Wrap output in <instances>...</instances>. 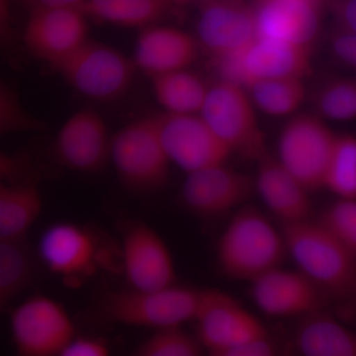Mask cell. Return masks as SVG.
Returning <instances> with one entry per match:
<instances>
[{
  "label": "cell",
  "mask_w": 356,
  "mask_h": 356,
  "mask_svg": "<svg viewBox=\"0 0 356 356\" xmlns=\"http://www.w3.org/2000/svg\"><path fill=\"white\" fill-rule=\"evenodd\" d=\"M324 188L339 199H356V137L337 135Z\"/></svg>",
  "instance_id": "obj_28"
},
{
  "label": "cell",
  "mask_w": 356,
  "mask_h": 356,
  "mask_svg": "<svg viewBox=\"0 0 356 356\" xmlns=\"http://www.w3.org/2000/svg\"><path fill=\"white\" fill-rule=\"evenodd\" d=\"M287 254L300 273L327 298L350 310L356 308V257L330 236L317 221L283 225Z\"/></svg>",
  "instance_id": "obj_1"
},
{
  "label": "cell",
  "mask_w": 356,
  "mask_h": 356,
  "mask_svg": "<svg viewBox=\"0 0 356 356\" xmlns=\"http://www.w3.org/2000/svg\"><path fill=\"white\" fill-rule=\"evenodd\" d=\"M110 161L131 191L151 192L165 186L172 163L161 140L159 115L134 121L112 136Z\"/></svg>",
  "instance_id": "obj_4"
},
{
  "label": "cell",
  "mask_w": 356,
  "mask_h": 356,
  "mask_svg": "<svg viewBox=\"0 0 356 356\" xmlns=\"http://www.w3.org/2000/svg\"><path fill=\"white\" fill-rule=\"evenodd\" d=\"M173 9V0H86L81 7L88 19L142 30L156 25Z\"/></svg>",
  "instance_id": "obj_24"
},
{
  "label": "cell",
  "mask_w": 356,
  "mask_h": 356,
  "mask_svg": "<svg viewBox=\"0 0 356 356\" xmlns=\"http://www.w3.org/2000/svg\"><path fill=\"white\" fill-rule=\"evenodd\" d=\"M43 121L23 107L17 93L0 79V136L22 132H43Z\"/></svg>",
  "instance_id": "obj_32"
},
{
  "label": "cell",
  "mask_w": 356,
  "mask_h": 356,
  "mask_svg": "<svg viewBox=\"0 0 356 356\" xmlns=\"http://www.w3.org/2000/svg\"><path fill=\"white\" fill-rule=\"evenodd\" d=\"M39 170L31 154L0 153V182H36Z\"/></svg>",
  "instance_id": "obj_33"
},
{
  "label": "cell",
  "mask_w": 356,
  "mask_h": 356,
  "mask_svg": "<svg viewBox=\"0 0 356 356\" xmlns=\"http://www.w3.org/2000/svg\"><path fill=\"white\" fill-rule=\"evenodd\" d=\"M120 264L129 287L156 290L177 284V269L170 248L156 229L142 221L122 228Z\"/></svg>",
  "instance_id": "obj_11"
},
{
  "label": "cell",
  "mask_w": 356,
  "mask_h": 356,
  "mask_svg": "<svg viewBox=\"0 0 356 356\" xmlns=\"http://www.w3.org/2000/svg\"><path fill=\"white\" fill-rule=\"evenodd\" d=\"M170 163L187 173L225 165L233 154L200 114L159 115Z\"/></svg>",
  "instance_id": "obj_12"
},
{
  "label": "cell",
  "mask_w": 356,
  "mask_h": 356,
  "mask_svg": "<svg viewBox=\"0 0 356 356\" xmlns=\"http://www.w3.org/2000/svg\"><path fill=\"white\" fill-rule=\"evenodd\" d=\"M15 356H60L76 337V327L58 302L34 295L10 314Z\"/></svg>",
  "instance_id": "obj_9"
},
{
  "label": "cell",
  "mask_w": 356,
  "mask_h": 356,
  "mask_svg": "<svg viewBox=\"0 0 356 356\" xmlns=\"http://www.w3.org/2000/svg\"><path fill=\"white\" fill-rule=\"evenodd\" d=\"M336 139L320 117L296 115L281 131L276 159L309 191L324 188Z\"/></svg>",
  "instance_id": "obj_10"
},
{
  "label": "cell",
  "mask_w": 356,
  "mask_h": 356,
  "mask_svg": "<svg viewBox=\"0 0 356 356\" xmlns=\"http://www.w3.org/2000/svg\"><path fill=\"white\" fill-rule=\"evenodd\" d=\"M295 343L303 356H356V334L325 310L300 320Z\"/></svg>",
  "instance_id": "obj_22"
},
{
  "label": "cell",
  "mask_w": 356,
  "mask_h": 356,
  "mask_svg": "<svg viewBox=\"0 0 356 356\" xmlns=\"http://www.w3.org/2000/svg\"><path fill=\"white\" fill-rule=\"evenodd\" d=\"M42 266L79 286L110 261V252L93 229L72 222H58L44 229L36 250Z\"/></svg>",
  "instance_id": "obj_7"
},
{
  "label": "cell",
  "mask_w": 356,
  "mask_h": 356,
  "mask_svg": "<svg viewBox=\"0 0 356 356\" xmlns=\"http://www.w3.org/2000/svg\"><path fill=\"white\" fill-rule=\"evenodd\" d=\"M316 108L330 120H356V79L339 77L323 84L316 93Z\"/></svg>",
  "instance_id": "obj_30"
},
{
  "label": "cell",
  "mask_w": 356,
  "mask_h": 356,
  "mask_svg": "<svg viewBox=\"0 0 356 356\" xmlns=\"http://www.w3.org/2000/svg\"><path fill=\"white\" fill-rule=\"evenodd\" d=\"M51 69L79 95L98 102L123 97L138 70L134 60L121 51L90 39Z\"/></svg>",
  "instance_id": "obj_5"
},
{
  "label": "cell",
  "mask_w": 356,
  "mask_h": 356,
  "mask_svg": "<svg viewBox=\"0 0 356 356\" xmlns=\"http://www.w3.org/2000/svg\"><path fill=\"white\" fill-rule=\"evenodd\" d=\"M86 0H20L28 13L41 9H81Z\"/></svg>",
  "instance_id": "obj_39"
},
{
  "label": "cell",
  "mask_w": 356,
  "mask_h": 356,
  "mask_svg": "<svg viewBox=\"0 0 356 356\" xmlns=\"http://www.w3.org/2000/svg\"><path fill=\"white\" fill-rule=\"evenodd\" d=\"M312 47L259 38L235 55L213 58L221 79L247 88L254 81L303 79L312 72Z\"/></svg>",
  "instance_id": "obj_8"
},
{
  "label": "cell",
  "mask_w": 356,
  "mask_h": 356,
  "mask_svg": "<svg viewBox=\"0 0 356 356\" xmlns=\"http://www.w3.org/2000/svg\"><path fill=\"white\" fill-rule=\"evenodd\" d=\"M154 97L166 114H200L210 86L189 70L152 77Z\"/></svg>",
  "instance_id": "obj_26"
},
{
  "label": "cell",
  "mask_w": 356,
  "mask_h": 356,
  "mask_svg": "<svg viewBox=\"0 0 356 356\" xmlns=\"http://www.w3.org/2000/svg\"><path fill=\"white\" fill-rule=\"evenodd\" d=\"M42 264L27 241L0 242V314L38 280Z\"/></svg>",
  "instance_id": "obj_25"
},
{
  "label": "cell",
  "mask_w": 356,
  "mask_h": 356,
  "mask_svg": "<svg viewBox=\"0 0 356 356\" xmlns=\"http://www.w3.org/2000/svg\"><path fill=\"white\" fill-rule=\"evenodd\" d=\"M199 7L195 38L211 58L235 55L257 38L255 6L243 0H215Z\"/></svg>",
  "instance_id": "obj_15"
},
{
  "label": "cell",
  "mask_w": 356,
  "mask_h": 356,
  "mask_svg": "<svg viewBox=\"0 0 356 356\" xmlns=\"http://www.w3.org/2000/svg\"><path fill=\"white\" fill-rule=\"evenodd\" d=\"M60 356H111V348L103 337L76 336Z\"/></svg>",
  "instance_id": "obj_35"
},
{
  "label": "cell",
  "mask_w": 356,
  "mask_h": 356,
  "mask_svg": "<svg viewBox=\"0 0 356 356\" xmlns=\"http://www.w3.org/2000/svg\"><path fill=\"white\" fill-rule=\"evenodd\" d=\"M255 304L275 318L307 317L325 311L327 296L299 270L280 267L250 282Z\"/></svg>",
  "instance_id": "obj_17"
},
{
  "label": "cell",
  "mask_w": 356,
  "mask_h": 356,
  "mask_svg": "<svg viewBox=\"0 0 356 356\" xmlns=\"http://www.w3.org/2000/svg\"><path fill=\"white\" fill-rule=\"evenodd\" d=\"M130 356H207V353L195 334L173 327L154 331Z\"/></svg>",
  "instance_id": "obj_29"
},
{
  "label": "cell",
  "mask_w": 356,
  "mask_h": 356,
  "mask_svg": "<svg viewBox=\"0 0 356 356\" xmlns=\"http://www.w3.org/2000/svg\"><path fill=\"white\" fill-rule=\"evenodd\" d=\"M206 289L175 284L156 290H113L105 293L92 320L98 325H125L156 330L194 322Z\"/></svg>",
  "instance_id": "obj_2"
},
{
  "label": "cell",
  "mask_w": 356,
  "mask_h": 356,
  "mask_svg": "<svg viewBox=\"0 0 356 356\" xmlns=\"http://www.w3.org/2000/svg\"><path fill=\"white\" fill-rule=\"evenodd\" d=\"M255 189L283 225L311 220L310 191L268 153L257 161Z\"/></svg>",
  "instance_id": "obj_21"
},
{
  "label": "cell",
  "mask_w": 356,
  "mask_h": 356,
  "mask_svg": "<svg viewBox=\"0 0 356 356\" xmlns=\"http://www.w3.org/2000/svg\"><path fill=\"white\" fill-rule=\"evenodd\" d=\"M255 109L247 89L220 79L210 86L200 115L232 153L259 161L267 151Z\"/></svg>",
  "instance_id": "obj_6"
},
{
  "label": "cell",
  "mask_w": 356,
  "mask_h": 356,
  "mask_svg": "<svg viewBox=\"0 0 356 356\" xmlns=\"http://www.w3.org/2000/svg\"><path fill=\"white\" fill-rule=\"evenodd\" d=\"M255 17L259 38L312 47L321 29L320 2L261 0Z\"/></svg>",
  "instance_id": "obj_19"
},
{
  "label": "cell",
  "mask_w": 356,
  "mask_h": 356,
  "mask_svg": "<svg viewBox=\"0 0 356 356\" xmlns=\"http://www.w3.org/2000/svg\"><path fill=\"white\" fill-rule=\"evenodd\" d=\"M197 40L175 27L154 25L140 33L136 46L137 69L149 77L188 70L197 58Z\"/></svg>",
  "instance_id": "obj_20"
},
{
  "label": "cell",
  "mask_w": 356,
  "mask_h": 356,
  "mask_svg": "<svg viewBox=\"0 0 356 356\" xmlns=\"http://www.w3.org/2000/svg\"><path fill=\"white\" fill-rule=\"evenodd\" d=\"M332 8L339 30L356 35V0H332Z\"/></svg>",
  "instance_id": "obj_38"
},
{
  "label": "cell",
  "mask_w": 356,
  "mask_h": 356,
  "mask_svg": "<svg viewBox=\"0 0 356 356\" xmlns=\"http://www.w3.org/2000/svg\"><path fill=\"white\" fill-rule=\"evenodd\" d=\"M331 49L341 64L356 70V35L337 30L332 36Z\"/></svg>",
  "instance_id": "obj_37"
},
{
  "label": "cell",
  "mask_w": 356,
  "mask_h": 356,
  "mask_svg": "<svg viewBox=\"0 0 356 356\" xmlns=\"http://www.w3.org/2000/svg\"><path fill=\"white\" fill-rule=\"evenodd\" d=\"M254 189V180L225 163L188 173L181 196L191 212L212 218L245 205Z\"/></svg>",
  "instance_id": "obj_16"
},
{
  "label": "cell",
  "mask_w": 356,
  "mask_h": 356,
  "mask_svg": "<svg viewBox=\"0 0 356 356\" xmlns=\"http://www.w3.org/2000/svg\"><path fill=\"white\" fill-rule=\"evenodd\" d=\"M41 210L36 182H0V242L26 240Z\"/></svg>",
  "instance_id": "obj_23"
},
{
  "label": "cell",
  "mask_w": 356,
  "mask_h": 356,
  "mask_svg": "<svg viewBox=\"0 0 356 356\" xmlns=\"http://www.w3.org/2000/svg\"><path fill=\"white\" fill-rule=\"evenodd\" d=\"M207 356H277L268 336L222 350L208 351Z\"/></svg>",
  "instance_id": "obj_36"
},
{
  "label": "cell",
  "mask_w": 356,
  "mask_h": 356,
  "mask_svg": "<svg viewBox=\"0 0 356 356\" xmlns=\"http://www.w3.org/2000/svg\"><path fill=\"white\" fill-rule=\"evenodd\" d=\"M88 20L81 9L29 11L21 42L30 55L51 67L88 41Z\"/></svg>",
  "instance_id": "obj_14"
},
{
  "label": "cell",
  "mask_w": 356,
  "mask_h": 356,
  "mask_svg": "<svg viewBox=\"0 0 356 356\" xmlns=\"http://www.w3.org/2000/svg\"><path fill=\"white\" fill-rule=\"evenodd\" d=\"M317 222L356 257V199H339L323 212Z\"/></svg>",
  "instance_id": "obj_31"
},
{
  "label": "cell",
  "mask_w": 356,
  "mask_h": 356,
  "mask_svg": "<svg viewBox=\"0 0 356 356\" xmlns=\"http://www.w3.org/2000/svg\"><path fill=\"white\" fill-rule=\"evenodd\" d=\"M245 88L255 108L274 117L294 114L307 95L305 79L294 77L254 81Z\"/></svg>",
  "instance_id": "obj_27"
},
{
  "label": "cell",
  "mask_w": 356,
  "mask_h": 356,
  "mask_svg": "<svg viewBox=\"0 0 356 356\" xmlns=\"http://www.w3.org/2000/svg\"><path fill=\"white\" fill-rule=\"evenodd\" d=\"M110 136L106 123L95 110H79L65 122L55 140L60 163L74 172H100L110 161Z\"/></svg>",
  "instance_id": "obj_18"
},
{
  "label": "cell",
  "mask_w": 356,
  "mask_h": 356,
  "mask_svg": "<svg viewBox=\"0 0 356 356\" xmlns=\"http://www.w3.org/2000/svg\"><path fill=\"white\" fill-rule=\"evenodd\" d=\"M20 42L14 25L10 0H0V53L14 65L19 60Z\"/></svg>",
  "instance_id": "obj_34"
},
{
  "label": "cell",
  "mask_w": 356,
  "mask_h": 356,
  "mask_svg": "<svg viewBox=\"0 0 356 356\" xmlns=\"http://www.w3.org/2000/svg\"><path fill=\"white\" fill-rule=\"evenodd\" d=\"M194 323L195 336L208 351L222 350L268 336L259 318L227 293L206 288Z\"/></svg>",
  "instance_id": "obj_13"
},
{
  "label": "cell",
  "mask_w": 356,
  "mask_h": 356,
  "mask_svg": "<svg viewBox=\"0 0 356 356\" xmlns=\"http://www.w3.org/2000/svg\"><path fill=\"white\" fill-rule=\"evenodd\" d=\"M217 261L233 280L252 281L280 267L287 254L282 232L254 207L241 208L217 243Z\"/></svg>",
  "instance_id": "obj_3"
},
{
  "label": "cell",
  "mask_w": 356,
  "mask_h": 356,
  "mask_svg": "<svg viewBox=\"0 0 356 356\" xmlns=\"http://www.w3.org/2000/svg\"><path fill=\"white\" fill-rule=\"evenodd\" d=\"M311 1H317V2H321V0H311Z\"/></svg>",
  "instance_id": "obj_41"
},
{
  "label": "cell",
  "mask_w": 356,
  "mask_h": 356,
  "mask_svg": "<svg viewBox=\"0 0 356 356\" xmlns=\"http://www.w3.org/2000/svg\"><path fill=\"white\" fill-rule=\"evenodd\" d=\"M211 1H215V0H173V3L177 8H184V7L191 6H203Z\"/></svg>",
  "instance_id": "obj_40"
}]
</instances>
